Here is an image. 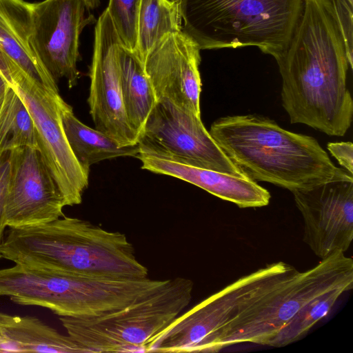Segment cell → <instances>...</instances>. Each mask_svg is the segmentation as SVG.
<instances>
[{"label":"cell","mask_w":353,"mask_h":353,"mask_svg":"<svg viewBox=\"0 0 353 353\" xmlns=\"http://www.w3.org/2000/svg\"><path fill=\"white\" fill-rule=\"evenodd\" d=\"M330 154L343 169L353 174V145L351 141L331 142L327 145Z\"/></svg>","instance_id":"24"},{"label":"cell","mask_w":353,"mask_h":353,"mask_svg":"<svg viewBox=\"0 0 353 353\" xmlns=\"http://www.w3.org/2000/svg\"><path fill=\"white\" fill-rule=\"evenodd\" d=\"M182 28L178 2L141 0L135 52L143 63L148 52L168 35Z\"/></svg>","instance_id":"19"},{"label":"cell","mask_w":353,"mask_h":353,"mask_svg":"<svg viewBox=\"0 0 353 353\" xmlns=\"http://www.w3.org/2000/svg\"><path fill=\"white\" fill-rule=\"evenodd\" d=\"M201 49L182 30L168 35L144 62L157 101H168L201 117Z\"/></svg>","instance_id":"13"},{"label":"cell","mask_w":353,"mask_h":353,"mask_svg":"<svg viewBox=\"0 0 353 353\" xmlns=\"http://www.w3.org/2000/svg\"><path fill=\"white\" fill-rule=\"evenodd\" d=\"M10 174L8 153L0 157V247L6 227L5 210ZM0 258H1L0 252Z\"/></svg>","instance_id":"23"},{"label":"cell","mask_w":353,"mask_h":353,"mask_svg":"<svg viewBox=\"0 0 353 353\" xmlns=\"http://www.w3.org/2000/svg\"><path fill=\"white\" fill-rule=\"evenodd\" d=\"M8 159L6 226H31L64 216L63 196L39 150L19 148L8 152Z\"/></svg>","instance_id":"11"},{"label":"cell","mask_w":353,"mask_h":353,"mask_svg":"<svg viewBox=\"0 0 353 353\" xmlns=\"http://www.w3.org/2000/svg\"><path fill=\"white\" fill-rule=\"evenodd\" d=\"M182 31L201 50L256 46L278 59L305 0H179Z\"/></svg>","instance_id":"5"},{"label":"cell","mask_w":353,"mask_h":353,"mask_svg":"<svg viewBox=\"0 0 353 353\" xmlns=\"http://www.w3.org/2000/svg\"><path fill=\"white\" fill-rule=\"evenodd\" d=\"M60 112L70 148L77 161L87 171L90 172L92 165L105 159L139 155L138 144L120 146L110 137L80 121L72 108L64 100L61 103Z\"/></svg>","instance_id":"16"},{"label":"cell","mask_w":353,"mask_h":353,"mask_svg":"<svg viewBox=\"0 0 353 353\" xmlns=\"http://www.w3.org/2000/svg\"><path fill=\"white\" fill-rule=\"evenodd\" d=\"M140 2L141 0H109L106 8L122 45L134 51L137 46Z\"/></svg>","instance_id":"21"},{"label":"cell","mask_w":353,"mask_h":353,"mask_svg":"<svg viewBox=\"0 0 353 353\" xmlns=\"http://www.w3.org/2000/svg\"><path fill=\"white\" fill-rule=\"evenodd\" d=\"M0 70L19 95L33 120L38 150L53 177L65 205L80 204L88 185L89 171L77 161L67 141L61 117L63 99L0 54Z\"/></svg>","instance_id":"7"},{"label":"cell","mask_w":353,"mask_h":353,"mask_svg":"<svg viewBox=\"0 0 353 353\" xmlns=\"http://www.w3.org/2000/svg\"><path fill=\"white\" fill-rule=\"evenodd\" d=\"M276 61L282 105L290 123L344 136L353 117L346 84L350 63L331 0H305L290 43Z\"/></svg>","instance_id":"2"},{"label":"cell","mask_w":353,"mask_h":353,"mask_svg":"<svg viewBox=\"0 0 353 353\" xmlns=\"http://www.w3.org/2000/svg\"><path fill=\"white\" fill-rule=\"evenodd\" d=\"M169 1H171V2H178L179 0H168Z\"/></svg>","instance_id":"29"},{"label":"cell","mask_w":353,"mask_h":353,"mask_svg":"<svg viewBox=\"0 0 353 353\" xmlns=\"http://www.w3.org/2000/svg\"><path fill=\"white\" fill-rule=\"evenodd\" d=\"M23 147L38 149L36 131L25 103L10 85L0 110V157Z\"/></svg>","instance_id":"20"},{"label":"cell","mask_w":353,"mask_h":353,"mask_svg":"<svg viewBox=\"0 0 353 353\" xmlns=\"http://www.w3.org/2000/svg\"><path fill=\"white\" fill-rule=\"evenodd\" d=\"M83 0H43L30 3V43L41 62L57 83L65 79L69 88L80 77V35L83 28L96 22L85 16Z\"/></svg>","instance_id":"9"},{"label":"cell","mask_w":353,"mask_h":353,"mask_svg":"<svg viewBox=\"0 0 353 353\" xmlns=\"http://www.w3.org/2000/svg\"><path fill=\"white\" fill-rule=\"evenodd\" d=\"M118 56L125 110L129 123L139 139L157 99L143 63L137 52L121 44Z\"/></svg>","instance_id":"17"},{"label":"cell","mask_w":353,"mask_h":353,"mask_svg":"<svg viewBox=\"0 0 353 353\" xmlns=\"http://www.w3.org/2000/svg\"><path fill=\"white\" fill-rule=\"evenodd\" d=\"M0 252L1 258L31 269L117 279L148 275L124 234L65 216L45 223L9 228Z\"/></svg>","instance_id":"4"},{"label":"cell","mask_w":353,"mask_h":353,"mask_svg":"<svg viewBox=\"0 0 353 353\" xmlns=\"http://www.w3.org/2000/svg\"><path fill=\"white\" fill-rule=\"evenodd\" d=\"M209 132L225 154L250 179L290 192L332 181H353V174L336 166L313 137L281 128L257 114L226 116Z\"/></svg>","instance_id":"3"},{"label":"cell","mask_w":353,"mask_h":353,"mask_svg":"<svg viewBox=\"0 0 353 353\" xmlns=\"http://www.w3.org/2000/svg\"><path fill=\"white\" fill-rule=\"evenodd\" d=\"M137 158L141 161L142 169L187 181L241 208L266 206L271 199L268 190L250 179L181 164L142 152Z\"/></svg>","instance_id":"14"},{"label":"cell","mask_w":353,"mask_h":353,"mask_svg":"<svg viewBox=\"0 0 353 353\" xmlns=\"http://www.w3.org/2000/svg\"><path fill=\"white\" fill-rule=\"evenodd\" d=\"M353 286V260L336 252L299 271L278 261L243 276L177 316L153 340L159 352H218L252 343L281 347L305 337Z\"/></svg>","instance_id":"1"},{"label":"cell","mask_w":353,"mask_h":353,"mask_svg":"<svg viewBox=\"0 0 353 353\" xmlns=\"http://www.w3.org/2000/svg\"><path fill=\"white\" fill-rule=\"evenodd\" d=\"M350 3L353 4V0H347Z\"/></svg>","instance_id":"28"},{"label":"cell","mask_w":353,"mask_h":353,"mask_svg":"<svg viewBox=\"0 0 353 353\" xmlns=\"http://www.w3.org/2000/svg\"><path fill=\"white\" fill-rule=\"evenodd\" d=\"M30 36V3L24 0H0V53L46 88L59 93L57 83L31 45Z\"/></svg>","instance_id":"15"},{"label":"cell","mask_w":353,"mask_h":353,"mask_svg":"<svg viewBox=\"0 0 353 353\" xmlns=\"http://www.w3.org/2000/svg\"><path fill=\"white\" fill-rule=\"evenodd\" d=\"M0 352H25L24 349L10 339L0 328Z\"/></svg>","instance_id":"25"},{"label":"cell","mask_w":353,"mask_h":353,"mask_svg":"<svg viewBox=\"0 0 353 353\" xmlns=\"http://www.w3.org/2000/svg\"><path fill=\"white\" fill-rule=\"evenodd\" d=\"M121 41L105 8L96 21L88 103L95 129L120 146L137 145L123 101L119 49Z\"/></svg>","instance_id":"10"},{"label":"cell","mask_w":353,"mask_h":353,"mask_svg":"<svg viewBox=\"0 0 353 353\" xmlns=\"http://www.w3.org/2000/svg\"><path fill=\"white\" fill-rule=\"evenodd\" d=\"M87 10L90 11L98 8L100 5V0H83Z\"/></svg>","instance_id":"27"},{"label":"cell","mask_w":353,"mask_h":353,"mask_svg":"<svg viewBox=\"0 0 353 353\" xmlns=\"http://www.w3.org/2000/svg\"><path fill=\"white\" fill-rule=\"evenodd\" d=\"M10 86V84L4 76L1 70H0V110L3 105L4 99L6 94V92Z\"/></svg>","instance_id":"26"},{"label":"cell","mask_w":353,"mask_h":353,"mask_svg":"<svg viewBox=\"0 0 353 353\" xmlns=\"http://www.w3.org/2000/svg\"><path fill=\"white\" fill-rule=\"evenodd\" d=\"M303 221V240L324 259L345 252L353 239V181H332L292 192Z\"/></svg>","instance_id":"12"},{"label":"cell","mask_w":353,"mask_h":353,"mask_svg":"<svg viewBox=\"0 0 353 353\" xmlns=\"http://www.w3.org/2000/svg\"><path fill=\"white\" fill-rule=\"evenodd\" d=\"M0 328L25 352L86 353L68 334L32 316H16L0 312Z\"/></svg>","instance_id":"18"},{"label":"cell","mask_w":353,"mask_h":353,"mask_svg":"<svg viewBox=\"0 0 353 353\" xmlns=\"http://www.w3.org/2000/svg\"><path fill=\"white\" fill-rule=\"evenodd\" d=\"M194 283L176 277L152 295L95 317L59 316L67 334L90 352H146L148 343L189 305Z\"/></svg>","instance_id":"6"},{"label":"cell","mask_w":353,"mask_h":353,"mask_svg":"<svg viewBox=\"0 0 353 353\" xmlns=\"http://www.w3.org/2000/svg\"><path fill=\"white\" fill-rule=\"evenodd\" d=\"M347 49L350 68H353V4L347 0H331Z\"/></svg>","instance_id":"22"},{"label":"cell","mask_w":353,"mask_h":353,"mask_svg":"<svg viewBox=\"0 0 353 353\" xmlns=\"http://www.w3.org/2000/svg\"><path fill=\"white\" fill-rule=\"evenodd\" d=\"M137 144L142 153L249 179L216 143L201 117L168 101H157Z\"/></svg>","instance_id":"8"}]
</instances>
